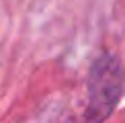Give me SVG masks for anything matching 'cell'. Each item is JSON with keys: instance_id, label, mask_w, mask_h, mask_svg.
I'll list each match as a JSON object with an SVG mask.
<instances>
[{"instance_id": "1", "label": "cell", "mask_w": 125, "mask_h": 123, "mask_svg": "<svg viewBox=\"0 0 125 123\" xmlns=\"http://www.w3.org/2000/svg\"><path fill=\"white\" fill-rule=\"evenodd\" d=\"M125 92V68L113 51L98 53L90 64L86 82L84 123H107Z\"/></svg>"}]
</instances>
